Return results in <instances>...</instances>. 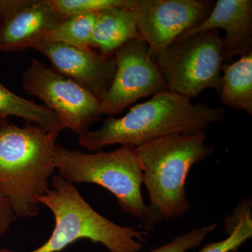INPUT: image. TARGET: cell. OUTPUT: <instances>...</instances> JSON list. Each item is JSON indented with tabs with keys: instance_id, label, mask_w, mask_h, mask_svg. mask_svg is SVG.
<instances>
[{
	"instance_id": "e0dca14e",
	"label": "cell",
	"mask_w": 252,
	"mask_h": 252,
	"mask_svg": "<svg viewBox=\"0 0 252 252\" xmlns=\"http://www.w3.org/2000/svg\"><path fill=\"white\" fill-rule=\"evenodd\" d=\"M135 0H48L62 19L75 15L97 13L116 6H131Z\"/></svg>"
},
{
	"instance_id": "7c38bea8",
	"label": "cell",
	"mask_w": 252,
	"mask_h": 252,
	"mask_svg": "<svg viewBox=\"0 0 252 252\" xmlns=\"http://www.w3.org/2000/svg\"><path fill=\"white\" fill-rule=\"evenodd\" d=\"M62 20L48 0H34L0 23V51L34 49Z\"/></svg>"
},
{
	"instance_id": "44dd1931",
	"label": "cell",
	"mask_w": 252,
	"mask_h": 252,
	"mask_svg": "<svg viewBox=\"0 0 252 252\" xmlns=\"http://www.w3.org/2000/svg\"><path fill=\"white\" fill-rule=\"evenodd\" d=\"M34 0H0V23L18 10L28 6Z\"/></svg>"
},
{
	"instance_id": "5b68a950",
	"label": "cell",
	"mask_w": 252,
	"mask_h": 252,
	"mask_svg": "<svg viewBox=\"0 0 252 252\" xmlns=\"http://www.w3.org/2000/svg\"><path fill=\"white\" fill-rule=\"evenodd\" d=\"M54 162L59 175L73 184H94L117 198L123 212L142 221L146 229L156 223L142 198V172L135 148L122 146L110 152L85 154L56 144Z\"/></svg>"
},
{
	"instance_id": "2e32d148",
	"label": "cell",
	"mask_w": 252,
	"mask_h": 252,
	"mask_svg": "<svg viewBox=\"0 0 252 252\" xmlns=\"http://www.w3.org/2000/svg\"><path fill=\"white\" fill-rule=\"evenodd\" d=\"M96 16L97 13H88L64 18L46 33L41 43H61L84 49L91 48Z\"/></svg>"
},
{
	"instance_id": "8fae6325",
	"label": "cell",
	"mask_w": 252,
	"mask_h": 252,
	"mask_svg": "<svg viewBox=\"0 0 252 252\" xmlns=\"http://www.w3.org/2000/svg\"><path fill=\"white\" fill-rule=\"evenodd\" d=\"M223 29V61L232 63L252 52V0H217L211 12L200 26L185 32L178 38L188 37L211 30Z\"/></svg>"
},
{
	"instance_id": "3957f363",
	"label": "cell",
	"mask_w": 252,
	"mask_h": 252,
	"mask_svg": "<svg viewBox=\"0 0 252 252\" xmlns=\"http://www.w3.org/2000/svg\"><path fill=\"white\" fill-rule=\"evenodd\" d=\"M205 131L165 136L135 147L156 223L183 217L190 204L186 183L190 169L211 157Z\"/></svg>"
},
{
	"instance_id": "ba28073f",
	"label": "cell",
	"mask_w": 252,
	"mask_h": 252,
	"mask_svg": "<svg viewBox=\"0 0 252 252\" xmlns=\"http://www.w3.org/2000/svg\"><path fill=\"white\" fill-rule=\"evenodd\" d=\"M113 56L117 69L112 85L101 100L103 115L114 117L142 97L169 91L140 36L126 43Z\"/></svg>"
},
{
	"instance_id": "8992f818",
	"label": "cell",
	"mask_w": 252,
	"mask_h": 252,
	"mask_svg": "<svg viewBox=\"0 0 252 252\" xmlns=\"http://www.w3.org/2000/svg\"><path fill=\"white\" fill-rule=\"evenodd\" d=\"M167 89L190 99L207 89L220 92L223 37L211 30L177 38L156 56Z\"/></svg>"
},
{
	"instance_id": "5bb4252c",
	"label": "cell",
	"mask_w": 252,
	"mask_h": 252,
	"mask_svg": "<svg viewBox=\"0 0 252 252\" xmlns=\"http://www.w3.org/2000/svg\"><path fill=\"white\" fill-rule=\"evenodd\" d=\"M220 99L225 105L252 115V52L235 62L223 64Z\"/></svg>"
},
{
	"instance_id": "9c48e42d",
	"label": "cell",
	"mask_w": 252,
	"mask_h": 252,
	"mask_svg": "<svg viewBox=\"0 0 252 252\" xmlns=\"http://www.w3.org/2000/svg\"><path fill=\"white\" fill-rule=\"evenodd\" d=\"M210 0H137V29L153 59L181 34L200 26L211 12Z\"/></svg>"
},
{
	"instance_id": "ac0fdd59",
	"label": "cell",
	"mask_w": 252,
	"mask_h": 252,
	"mask_svg": "<svg viewBox=\"0 0 252 252\" xmlns=\"http://www.w3.org/2000/svg\"><path fill=\"white\" fill-rule=\"evenodd\" d=\"M252 237V205H250L244 210L226 238L208 244L198 252H236Z\"/></svg>"
},
{
	"instance_id": "9a60e30c",
	"label": "cell",
	"mask_w": 252,
	"mask_h": 252,
	"mask_svg": "<svg viewBox=\"0 0 252 252\" xmlns=\"http://www.w3.org/2000/svg\"><path fill=\"white\" fill-rule=\"evenodd\" d=\"M17 117L26 123L34 124L44 130L61 132L64 126L54 112L44 105L34 103L11 92L0 83V124L8 117Z\"/></svg>"
},
{
	"instance_id": "52a82bcc",
	"label": "cell",
	"mask_w": 252,
	"mask_h": 252,
	"mask_svg": "<svg viewBox=\"0 0 252 252\" xmlns=\"http://www.w3.org/2000/svg\"><path fill=\"white\" fill-rule=\"evenodd\" d=\"M23 90L35 96L64 126L80 136L103 116L101 101L75 81L33 59L23 74Z\"/></svg>"
},
{
	"instance_id": "4fadbf2b",
	"label": "cell",
	"mask_w": 252,
	"mask_h": 252,
	"mask_svg": "<svg viewBox=\"0 0 252 252\" xmlns=\"http://www.w3.org/2000/svg\"><path fill=\"white\" fill-rule=\"evenodd\" d=\"M135 4L116 6L97 13L90 47L104 56H112L126 43L140 36Z\"/></svg>"
},
{
	"instance_id": "277c9868",
	"label": "cell",
	"mask_w": 252,
	"mask_h": 252,
	"mask_svg": "<svg viewBox=\"0 0 252 252\" xmlns=\"http://www.w3.org/2000/svg\"><path fill=\"white\" fill-rule=\"evenodd\" d=\"M51 185L53 189L37 202L54 214V231L42 246L32 252H59L81 239L102 244L110 252H139L143 248L147 232L122 226L99 215L61 175L53 176Z\"/></svg>"
},
{
	"instance_id": "7a4b0ae2",
	"label": "cell",
	"mask_w": 252,
	"mask_h": 252,
	"mask_svg": "<svg viewBox=\"0 0 252 252\" xmlns=\"http://www.w3.org/2000/svg\"><path fill=\"white\" fill-rule=\"evenodd\" d=\"M60 132H49L34 124L23 127L0 124V187L18 217H34L37 198L49 190L56 170L55 148Z\"/></svg>"
},
{
	"instance_id": "d6986e66",
	"label": "cell",
	"mask_w": 252,
	"mask_h": 252,
	"mask_svg": "<svg viewBox=\"0 0 252 252\" xmlns=\"http://www.w3.org/2000/svg\"><path fill=\"white\" fill-rule=\"evenodd\" d=\"M216 223L194 228L190 231L176 236L170 243L154 249L150 252H188L198 248L205 238L217 228Z\"/></svg>"
},
{
	"instance_id": "ffe728a7",
	"label": "cell",
	"mask_w": 252,
	"mask_h": 252,
	"mask_svg": "<svg viewBox=\"0 0 252 252\" xmlns=\"http://www.w3.org/2000/svg\"><path fill=\"white\" fill-rule=\"evenodd\" d=\"M17 218L9 199L0 187V237L6 234Z\"/></svg>"
},
{
	"instance_id": "6da1fadb",
	"label": "cell",
	"mask_w": 252,
	"mask_h": 252,
	"mask_svg": "<svg viewBox=\"0 0 252 252\" xmlns=\"http://www.w3.org/2000/svg\"><path fill=\"white\" fill-rule=\"evenodd\" d=\"M225 114L220 107L194 104L188 97L165 91L135 104L124 117L104 119L99 129L79 136L78 142L92 152L113 144L135 148L165 136L203 132L222 122Z\"/></svg>"
},
{
	"instance_id": "30bf717a",
	"label": "cell",
	"mask_w": 252,
	"mask_h": 252,
	"mask_svg": "<svg viewBox=\"0 0 252 252\" xmlns=\"http://www.w3.org/2000/svg\"><path fill=\"white\" fill-rule=\"evenodd\" d=\"M34 49L49 60L55 72L75 81L100 101L112 85L117 69L113 56L61 43H41Z\"/></svg>"
}]
</instances>
